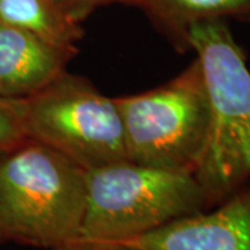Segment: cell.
I'll list each match as a JSON object with an SVG mask.
<instances>
[{
  "label": "cell",
  "mask_w": 250,
  "mask_h": 250,
  "mask_svg": "<svg viewBox=\"0 0 250 250\" xmlns=\"http://www.w3.org/2000/svg\"><path fill=\"white\" fill-rule=\"evenodd\" d=\"M80 14L64 0H0V21L27 31L62 50L77 53Z\"/></svg>",
  "instance_id": "obj_8"
},
{
  "label": "cell",
  "mask_w": 250,
  "mask_h": 250,
  "mask_svg": "<svg viewBox=\"0 0 250 250\" xmlns=\"http://www.w3.org/2000/svg\"><path fill=\"white\" fill-rule=\"evenodd\" d=\"M128 160L195 174L205 150L210 108L197 59L154 89L116 98Z\"/></svg>",
  "instance_id": "obj_4"
},
{
  "label": "cell",
  "mask_w": 250,
  "mask_h": 250,
  "mask_svg": "<svg viewBox=\"0 0 250 250\" xmlns=\"http://www.w3.org/2000/svg\"><path fill=\"white\" fill-rule=\"evenodd\" d=\"M3 152H4V150H0V154H1V153H3Z\"/></svg>",
  "instance_id": "obj_14"
},
{
  "label": "cell",
  "mask_w": 250,
  "mask_h": 250,
  "mask_svg": "<svg viewBox=\"0 0 250 250\" xmlns=\"http://www.w3.org/2000/svg\"><path fill=\"white\" fill-rule=\"evenodd\" d=\"M24 128L27 139L52 147L85 171L128 159L116 98L67 71L24 99Z\"/></svg>",
  "instance_id": "obj_5"
},
{
  "label": "cell",
  "mask_w": 250,
  "mask_h": 250,
  "mask_svg": "<svg viewBox=\"0 0 250 250\" xmlns=\"http://www.w3.org/2000/svg\"><path fill=\"white\" fill-rule=\"evenodd\" d=\"M188 50L200 62L208 96V131L195 178L208 206L250 181V70L227 21L193 24Z\"/></svg>",
  "instance_id": "obj_1"
},
{
  "label": "cell",
  "mask_w": 250,
  "mask_h": 250,
  "mask_svg": "<svg viewBox=\"0 0 250 250\" xmlns=\"http://www.w3.org/2000/svg\"><path fill=\"white\" fill-rule=\"evenodd\" d=\"M138 250H250V181L193 214L124 242Z\"/></svg>",
  "instance_id": "obj_6"
},
{
  "label": "cell",
  "mask_w": 250,
  "mask_h": 250,
  "mask_svg": "<svg viewBox=\"0 0 250 250\" xmlns=\"http://www.w3.org/2000/svg\"><path fill=\"white\" fill-rule=\"evenodd\" d=\"M54 250H65V248H64V246H62V248H57V249H54Z\"/></svg>",
  "instance_id": "obj_13"
},
{
  "label": "cell",
  "mask_w": 250,
  "mask_h": 250,
  "mask_svg": "<svg viewBox=\"0 0 250 250\" xmlns=\"http://www.w3.org/2000/svg\"><path fill=\"white\" fill-rule=\"evenodd\" d=\"M65 3H68L72 9L75 10L81 17H83L92 7H95L96 4L102 3H111V1H120V3H132V0H64Z\"/></svg>",
  "instance_id": "obj_12"
},
{
  "label": "cell",
  "mask_w": 250,
  "mask_h": 250,
  "mask_svg": "<svg viewBox=\"0 0 250 250\" xmlns=\"http://www.w3.org/2000/svg\"><path fill=\"white\" fill-rule=\"evenodd\" d=\"M74 54L0 21V98L34 96L65 71Z\"/></svg>",
  "instance_id": "obj_7"
},
{
  "label": "cell",
  "mask_w": 250,
  "mask_h": 250,
  "mask_svg": "<svg viewBox=\"0 0 250 250\" xmlns=\"http://www.w3.org/2000/svg\"><path fill=\"white\" fill-rule=\"evenodd\" d=\"M168 35L181 52H187V31L193 24L213 20L250 22V0H132Z\"/></svg>",
  "instance_id": "obj_9"
},
{
  "label": "cell",
  "mask_w": 250,
  "mask_h": 250,
  "mask_svg": "<svg viewBox=\"0 0 250 250\" xmlns=\"http://www.w3.org/2000/svg\"><path fill=\"white\" fill-rule=\"evenodd\" d=\"M24 141V100L0 98V150H10Z\"/></svg>",
  "instance_id": "obj_10"
},
{
  "label": "cell",
  "mask_w": 250,
  "mask_h": 250,
  "mask_svg": "<svg viewBox=\"0 0 250 250\" xmlns=\"http://www.w3.org/2000/svg\"><path fill=\"white\" fill-rule=\"evenodd\" d=\"M65 250H138L120 242H88L75 241L64 246Z\"/></svg>",
  "instance_id": "obj_11"
},
{
  "label": "cell",
  "mask_w": 250,
  "mask_h": 250,
  "mask_svg": "<svg viewBox=\"0 0 250 250\" xmlns=\"http://www.w3.org/2000/svg\"><path fill=\"white\" fill-rule=\"evenodd\" d=\"M85 172L32 139L4 150L0 154V242L54 250L78 241Z\"/></svg>",
  "instance_id": "obj_2"
},
{
  "label": "cell",
  "mask_w": 250,
  "mask_h": 250,
  "mask_svg": "<svg viewBox=\"0 0 250 250\" xmlns=\"http://www.w3.org/2000/svg\"><path fill=\"white\" fill-rule=\"evenodd\" d=\"M206 208L210 206L193 174L116 161L85 172L78 239L124 243Z\"/></svg>",
  "instance_id": "obj_3"
}]
</instances>
